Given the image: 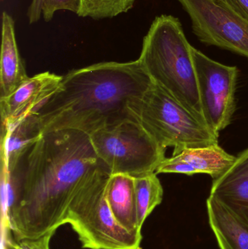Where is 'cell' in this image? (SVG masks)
Wrapping results in <instances>:
<instances>
[{"label":"cell","instance_id":"7c38bea8","mask_svg":"<svg viewBox=\"0 0 248 249\" xmlns=\"http://www.w3.org/2000/svg\"><path fill=\"white\" fill-rule=\"evenodd\" d=\"M42 133L35 112L8 125L1 126V165L7 168L8 174Z\"/></svg>","mask_w":248,"mask_h":249},{"label":"cell","instance_id":"5b68a950","mask_svg":"<svg viewBox=\"0 0 248 249\" xmlns=\"http://www.w3.org/2000/svg\"><path fill=\"white\" fill-rule=\"evenodd\" d=\"M90 136L96 155L112 175L137 177L156 173L165 158V149L138 121H127Z\"/></svg>","mask_w":248,"mask_h":249},{"label":"cell","instance_id":"9a60e30c","mask_svg":"<svg viewBox=\"0 0 248 249\" xmlns=\"http://www.w3.org/2000/svg\"><path fill=\"white\" fill-rule=\"evenodd\" d=\"M208 219L221 249H248V226L218 200H207Z\"/></svg>","mask_w":248,"mask_h":249},{"label":"cell","instance_id":"d6986e66","mask_svg":"<svg viewBox=\"0 0 248 249\" xmlns=\"http://www.w3.org/2000/svg\"><path fill=\"white\" fill-rule=\"evenodd\" d=\"M55 233V232H51L37 239L16 241L12 238H7L6 241L16 249H50V244Z\"/></svg>","mask_w":248,"mask_h":249},{"label":"cell","instance_id":"52a82bcc","mask_svg":"<svg viewBox=\"0 0 248 249\" xmlns=\"http://www.w3.org/2000/svg\"><path fill=\"white\" fill-rule=\"evenodd\" d=\"M192 56L204 121L219 136L231 123L235 111L238 70L211 59L194 47Z\"/></svg>","mask_w":248,"mask_h":249},{"label":"cell","instance_id":"ffe728a7","mask_svg":"<svg viewBox=\"0 0 248 249\" xmlns=\"http://www.w3.org/2000/svg\"><path fill=\"white\" fill-rule=\"evenodd\" d=\"M248 21V0H218Z\"/></svg>","mask_w":248,"mask_h":249},{"label":"cell","instance_id":"44dd1931","mask_svg":"<svg viewBox=\"0 0 248 249\" xmlns=\"http://www.w3.org/2000/svg\"><path fill=\"white\" fill-rule=\"evenodd\" d=\"M44 0H32L27 12L29 23H36L41 18L42 15V7Z\"/></svg>","mask_w":248,"mask_h":249},{"label":"cell","instance_id":"8fae6325","mask_svg":"<svg viewBox=\"0 0 248 249\" xmlns=\"http://www.w3.org/2000/svg\"><path fill=\"white\" fill-rule=\"evenodd\" d=\"M210 196L248 226V149L224 174L214 179Z\"/></svg>","mask_w":248,"mask_h":249},{"label":"cell","instance_id":"8992f818","mask_svg":"<svg viewBox=\"0 0 248 249\" xmlns=\"http://www.w3.org/2000/svg\"><path fill=\"white\" fill-rule=\"evenodd\" d=\"M111 176L93 184L70 213L67 225L84 249H142V233L119 225L108 203L106 188Z\"/></svg>","mask_w":248,"mask_h":249},{"label":"cell","instance_id":"e0dca14e","mask_svg":"<svg viewBox=\"0 0 248 249\" xmlns=\"http://www.w3.org/2000/svg\"><path fill=\"white\" fill-rule=\"evenodd\" d=\"M135 0H80L77 16L95 20L112 18L128 13L133 7Z\"/></svg>","mask_w":248,"mask_h":249},{"label":"cell","instance_id":"4fadbf2b","mask_svg":"<svg viewBox=\"0 0 248 249\" xmlns=\"http://www.w3.org/2000/svg\"><path fill=\"white\" fill-rule=\"evenodd\" d=\"M1 22L0 99L11 94L29 78L17 48L14 20L8 13L3 12Z\"/></svg>","mask_w":248,"mask_h":249},{"label":"cell","instance_id":"9c48e42d","mask_svg":"<svg viewBox=\"0 0 248 249\" xmlns=\"http://www.w3.org/2000/svg\"><path fill=\"white\" fill-rule=\"evenodd\" d=\"M236 158L218 143L202 147H185L173 151L170 158H165L156 174H206L215 179L233 165Z\"/></svg>","mask_w":248,"mask_h":249},{"label":"cell","instance_id":"6da1fadb","mask_svg":"<svg viewBox=\"0 0 248 249\" xmlns=\"http://www.w3.org/2000/svg\"><path fill=\"white\" fill-rule=\"evenodd\" d=\"M109 174L90 135L76 130L44 132L9 174L10 238L37 239L56 232L67 225L87 190Z\"/></svg>","mask_w":248,"mask_h":249},{"label":"cell","instance_id":"7402d4cb","mask_svg":"<svg viewBox=\"0 0 248 249\" xmlns=\"http://www.w3.org/2000/svg\"><path fill=\"white\" fill-rule=\"evenodd\" d=\"M16 249L15 248H13V247H11V246H8V247H7V249Z\"/></svg>","mask_w":248,"mask_h":249},{"label":"cell","instance_id":"7a4b0ae2","mask_svg":"<svg viewBox=\"0 0 248 249\" xmlns=\"http://www.w3.org/2000/svg\"><path fill=\"white\" fill-rule=\"evenodd\" d=\"M154 82L138 60L101 62L62 76L58 90L35 112L42 132L76 130L91 135L138 121Z\"/></svg>","mask_w":248,"mask_h":249},{"label":"cell","instance_id":"2e32d148","mask_svg":"<svg viewBox=\"0 0 248 249\" xmlns=\"http://www.w3.org/2000/svg\"><path fill=\"white\" fill-rule=\"evenodd\" d=\"M138 226L144 222L163 201V188L156 173L134 177Z\"/></svg>","mask_w":248,"mask_h":249},{"label":"cell","instance_id":"ac0fdd59","mask_svg":"<svg viewBox=\"0 0 248 249\" xmlns=\"http://www.w3.org/2000/svg\"><path fill=\"white\" fill-rule=\"evenodd\" d=\"M80 7V0H44L42 17L45 22H49L58 10H68L77 15Z\"/></svg>","mask_w":248,"mask_h":249},{"label":"cell","instance_id":"ba28073f","mask_svg":"<svg viewBox=\"0 0 248 249\" xmlns=\"http://www.w3.org/2000/svg\"><path fill=\"white\" fill-rule=\"evenodd\" d=\"M198 39L248 58V21L218 0H178Z\"/></svg>","mask_w":248,"mask_h":249},{"label":"cell","instance_id":"5bb4252c","mask_svg":"<svg viewBox=\"0 0 248 249\" xmlns=\"http://www.w3.org/2000/svg\"><path fill=\"white\" fill-rule=\"evenodd\" d=\"M106 196L118 223L131 232L141 233L137 216L134 177L125 174L111 176Z\"/></svg>","mask_w":248,"mask_h":249},{"label":"cell","instance_id":"3957f363","mask_svg":"<svg viewBox=\"0 0 248 249\" xmlns=\"http://www.w3.org/2000/svg\"><path fill=\"white\" fill-rule=\"evenodd\" d=\"M192 47L179 19L162 15L154 19L144 36L138 60L155 84L205 123Z\"/></svg>","mask_w":248,"mask_h":249},{"label":"cell","instance_id":"30bf717a","mask_svg":"<svg viewBox=\"0 0 248 249\" xmlns=\"http://www.w3.org/2000/svg\"><path fill=\"white\" fill-rule=\"evenodd\" d=\"M62 76L47 71L29 77L7 97L0 99L1 126L36 112L59 89Z\"/></svg>","mask_w":248,"mask_h":249},{"label":"cell","instance_id":"277c9868","mask_svg":"<svg viewBox=\"0 0 248 249\" xmlns=\"http://www.w3.org/2000/svg\"><path fill=\"white\" fill-rule=\"evenodd\" d=\"M138 121L165 150L218 143V136L205 123L154 83L143 98Z\"/></svg>","mask_w":248,"mask_h":249}]
</instances>
